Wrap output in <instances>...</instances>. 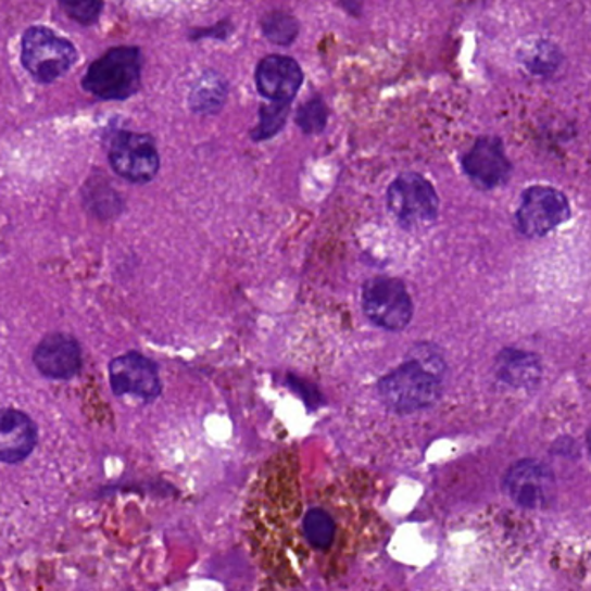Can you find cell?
<instances>
[{
  "label": "cell",
  "mask_w": 591,
  "mask_h": 591,
  "mask_svg": "<svg viewBox=\"0 0 591 591\" xmlns=\"http://www.w3.org/2000/svg\"><path fill=\"white\" fill-rule=\"evenodd\" d=\"M498 377L514 387H532L540 380V361L529 352L506 349L496 361Z\"/></svg>",
  "instance_id": "obj_14"
},
{
  "label": "cell",
  "mask_w": 591,
  "mask_h": 591,
  "mask_svg": "<svg viewBox=\"0 0 591 591\" xmlns=\"http://www.w3.org/2000/svg\"><path fill=\"white\" fill-rule=\"evenodd\" d=\"M61 8L80 25H92L98 22L99 14L103 11L101 2H61Z\"/></svg>",
  "instance_id": "obj_21"
},
{
  "label": "cell",
  "mask_w": 591,
  "mask_h": 591,
  "mask_svg": "<svg viewBox=\"0 0 591 591\" xmlns=\"http://www.w3.org/2000/svg\"><path fill=\"white\" fill-rule=\"evenodd\" d=\"M287 104H269L261 110V124L257 125V129L253 130L252 138L255 141H266V139L273 138L279 130L284 129L285 122L288 116Z\"/></svg>",
  "instance_id": "obj_19"
},
{
  "label": "cell",
  "mask_w": 591,
  "mask_h": 591,
  "mask_svg": "<svg viewBox=\"0 0 591 591\" xmlns=\"http://www.w3.org/2000/svg\"><path fill=\"white\" fill-rule=\"evenodd\" d=\"M363 311L380 328L404 330L413 317L412 297L399 279L375 278L365 285Z\"/></svg>",
  "instance_id": "obj_5"
},
{
  "label": "cell",
  "mask_w": 591,
  "mask_h": 591,
  "mask_svg": "<svg viewBox=\"0 0 591 591\" xmlns=\"http://www.w3.org/2000/svg\"><path fill=\"white\" fill-rule=\"evenodd\" d=\"M22 61L35 80L51 84L77 63V49L49 28L35 26L23 35Z\"/></svg>",
  "instance_id": "obj_3"
},
{
  "label": "cell",
  "mask_w": 591,
  "mask_h": 591,
  "mask_svg": "<svg viewBox=\"0 0 591 591\" xmlns=\"http://www.w3.org/2000/svg\"><path fill=\"white\" fill-rule=\"evenodd\" d=\"M261 26L266 39L276 46H290L297 39L300 30L296 17L292 14L284 13V11L267 13L262 17Z\"/></svg>",
  "instance_id": "obj_17"
},
{
  "label": "cell",
  "mask_w": 591,
  "mask_h": 591,
  "mask_svg": "<svg viewBox=\"0 0 591 591\" xmlns=\"http://www.w3.org/2000/svg\"><path fill=\"white\" fill-rule=\"evenodd\" d=\"M561 60V51H558L557 46H553L546 40L532 43L523 54L524 65L536 75L552 74L557 68Z\"/></svg>",
  "instance_id": "obj_18"
},
{
  "label": "cell",
  "mask_w": 591,
  "mask_h": 591,
  "mask_svg": "<svg viewBox=\"0 0 591 591\" xmlns=\"http://www.w3.org/2000/svg\"><path fill=\"white\" fill-rule=\"evenodd\" d=\"M387 205L401 226H427L438 219L439 198L429 180L415 172L395 177L387 191Z\"/></svg>",
  "instance_id": "obj_4"
},
{
  "label": "cell",
  "mask_w": 591,
  "mask_h": 591,
  "mask_svg": "<svg viewBox=\"0 0 591 591\" xmlns=\"http://www.w3.org/2000/svg\"><path fill=\"white\" fill-rule=\"evenodd\" d=\"M141 51L138 48H122L108 51L90 65L84 77V89L101 99L130 98L141 87Z\"/></svg>",
  "instance_id": "obj_1"
},
{
  "label": "cell",
  "mask_w": 591,
  "mask_h": 591,
  "mask_svg": "<svg viewBox=\"0 0 591 591\" xmlns=\"http://www.w3.org/2000/svg\"><path fill=\"white\" fill-rule=\"evenodd\" d=\"M113 171L133 183H148L156 176L160 167L159 151L150 136L118 133L110 148Z\"/></svg>",
  "instance_id": "obj_7"
},
{
  "label": "cell",
  "mask_w": 591,
  "mask_h": 591,
  "mask_svg": "<svg viewBox=\"0 0 591 591\" xmlns=\"http://www.w3.org/2000/svg\"><path fill=\"white\" fill-rule=\"evenodd\" d=\"M39 439L37 425L20 410H0V463L16 465L25 462Z\"/></svg>",
  "instance_id": "obj_13"
},
{
  "label": "cell",
  "mask_w": 591,
  "mask_h": 591,
  "mask_svg": "<svg viewBox=\"0 0 591 591\" xmlns=\"http://www.w3.org/2000/svg\"><path fill=\"white\" fill-rule=\"evenodd\" d=\"M227 96V84L221 75L209 72L198 80L191 92V108L198 113H215Z\"/></svg>",
  "instance_id": "obj_16"
},
{
  "label": "cell",
  "mask_w": 591,
  "mask_h": 591,
  "mask_svg": "<svg viewBox=\"0 0 591 591\" xmlns=\"http://www.w3.org/2000/svg\"><path fill=\"white\" fill-rule=\"evenodd\" d=\"M463 171L480 188L493 189L505 185L512 165L500 139L480 138L465 154Z\"/></svg>",
  "instance_id": "obj_9"
},
{
  "label": "cell",
  "mask_w": 591,
  "mask_h": 591,
  "mask_svg": "<svg viewBox=\"0 0 591 591\" xmlns=\"http://www.w3.org/2000/svg\"><path fill=\"white\" fill-rule=\"evenodd\" d=\"M570 217L566 194L550 186L526 189L517 211L518 229L529 238L549 235Z\"/></svg>",
  "instance_id": "obj_6"
},
{
  "label": "cell",
  "mask_w": 591,
  "mask_h": 591,
  "mask_svg": "<svg viewBox=\"0 0 591 591\" xmlns=\"http://www.w3.org/2000/svg\"><path fill=\"white\" fill-rule=\"evenodd\" d=\"M34 363L43 377L70 380L80 372L81 349L74 337L51 334L35 349Z\"/></svg>",
  "instance_id": "obj_12"
},
{
  "label": "cell",
  "mask_w": 591,
  "mask_h": 591,
  "mask_svg": "<svg viewBox=\"0 0 591 591\" xmlns=\"http://www.w3.org/2000/svg\"><path fill=\"white\" fill-rule=\"evenodd\" d=\"M326 121H328V108L319 98L307 101L304 106L300 108L299 115H297V124L305 134L322 133L325 129Z\"/></svg>",
  "instance_id": "obj_20"
},
{
  "label": "cell",
  "mask_w": 591,
  "mask_h": 591,
  "mask_svg": "<svg viewBox=\"0 0 591 591\" xmlns=\"http://www.w3.org/2000/svg\"><path fill=\"white\" fill-rule=\"evenodd\" d=\"M302 80H304V74L299 63L292 58L279 56V54H271L261 60L255 72L259 92L275 104L290 106L302 86Z\"/></svg>",
  "instance_id": "obj_11"
},
{
  "label": "cell",
  "mask_w": 591,
  "mask_h": 591,
  "mask_svg": "<svg viewBox=\"0 0 591 591\" xmlns=\"http://www.w3.org/2000/svg\"><path fill=\"white\" fill-rule=\"evenodd\" d=\"M110 381L116 395L154 401L162 392L159 368L139 352H127L110 363Z\"/></svg>",
  "instance_id": "obj_8"
},
{
  "label": "cell",
  "mask_w": 591,
  "mask_h": 591,
  "mask_svg": "<svg viewBox=\"0 0 591 591\" xmlns=\"http://www.w3.org/2000/svg\"><path fill=\"white\" fill-rule=\"evenodd\" d=\"M378 390L395 412H416L432 406L441 395V380L420 361H410L381 378Z\"/></svg>",
  "instance_id": "obj_2"
},
{
  "label": "cell",
  "mask_w": 591,
  "mask_h": 591,
  "mask_svg": "<svg viewBox=\"0 0 591 591\" xmlns=\"http://www.w3.org/2000/svg\"><path fill=\"white\" fill-rule=\"evenodd\" d=\"M337 531H339L337 520L325 508H313L302 520V536L305 543L316 552L330 550L337 540Z\"/></svg>",
  "instance_id": "obj_15"
},
{
  "label": "cell",
  "mask_w": 591,
  "mask_h": 591,
  "mask_svg": "<svg viewBox=\"0 0 591 591\" xmlns=\"http://www.w3.org/2000/svg\"><path fill=\"white\" fill-rule=\"evenodd\" d=\"M506 491L517 505L540 508L550 502L553 493V476L543 463L524 460L515 463L505 479Z\"/></svg>",
  "instance_id": "obj_10"
}]
</instances>
